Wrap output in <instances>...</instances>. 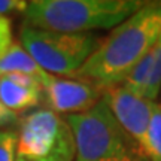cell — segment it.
Segmentation results:
<instances>
[{"label":"cell","instance_id":"cell-11","mask_svg":"<svg viewBox=\"0 0 161 161\" xmlns=\"http://www.w3.org/2000/svg\"><path fill=\"white\" fill-rule=\"evenodd\" d=\"M18 133L14 128L0 130V161H15Z\"/></svg>","mask_w":161,"mask_h":161},{"label":"cell","instance_id":"cell-1","mask_svg":"<svg viewBox=\"0 0 161 161\" xmlns=\"http://www.w3.org/2000/svg\"><path fill=\"white\" fill-rule=\"evenodd\" d=\"M160 40L161 0L145 2L100 40L96 51L72 78L88 82L102 92L118 86Z\"/></svg>","mask_w":161,"mask_h":161},{"label":"cell","instance_id":"cell-6","mask_svg":"<svg viewBox=\"0 0 161 161\" xmlns=\"http://www.w3.org/2000/svg\"><path fill=\"white\" fill-rule=\"evenodd\" d=\"M46 109L61 116L86 112L102 100V91L88 82L48 75L40 82Z\"/></svg>","mask_w":161,"mask_h":161},{"label":"cell","instance_id":"cell-2","mask_svg":"<svg viewBox=\"0 0 161 161\" xmlns=\"http://www.w3.org/2000/svg\"><path fill=\"white\" fill-rule=\"evenodd\" d=\"M145 5V0H33L24 24L60 33L112 30Z\"/></svg>","mask_w":161,"mask_h":161},{"label":"cell","instance_id":"cell-9","mask_svg":"<svg viewBox=\"0 0 161 161\" xmlns=\"http://www.w3.org/2000/svg\"><path fill=\"white\" fill-rule=\"evenodd\" d=\"M8 75H24L42 82L48 73L39 67L29 52L18 42H14L0 55V78Z\"/></svg>","mask_w":161,"mask_h":161},{"label":"cell","instance_id":"cell-16","mask_svg":"<svg viewBox=\"0 0 161 161\" xmlns=\"http://www.w3.org/2000/svg\"><path fill=\"white\" fill-rule=\"evenodd\" d=\"M158 103L161 104V90H160V96H158Z\"/></svg>","mask_w":161,"mask_h":161},{"label":"cell","instance_id":"cell-10","mask_svg":"<svg viewBox=\"0 0 161 161\" xmlns=\"http://www.w3.org/2000/svg\"><path fill=\"white\" fill-rule=\"evenodd\" d=\"M143 152L149 161H161V104L154 102L152 115L146 133Z\"/></svg>","mask_w":161,"mask_h":161},{"label":"cell","instance_id":"cell-8","mask_svg":"<svg viewBox=\"0 0 161 161\" xmlns=\"http://www.w3.org/2000/svg\"><path fill=\"white\" fill-rule=\"evenodd\" d=\"M43 100L39 80L24 75H8L0 78V102L8 109L19 115L25 110H35Z\"/></svg>","mask_w":161,"mask_h":161},{"label":"cell","instance_id":"cell-3","mask_svg":"<svg viewBox=\"0 0 161 161\" xmlns=\"http://www.w3.org/2000/svg\"><path fill=\"white\" fill-rule=\"evenodd\" d=\"M64 118L75 139V161H149L103 100L86 112Z\"/></svg>","mask_w":161,"mask_h":161},{"label":"cell","instance_id":"cell-7","mask_svg":"<svg viewBox=\"0 0 161 161\" xmlns=\"http://www.w3.org/2000/svg\"><path fill=\"white\" fill-rule=\"evenodd\" d=\"M102 100L109 108L116 122L124 128V131L143 149L154 102L139 97L122 85L103 91Z\"/></svg>","mask_w":161,"mask_h":161},{"label":"cell","instance_id":"cell-13","mask_svg":"<svg viewBox=\"0 0 161 161\" xmlns=\"http://www.w3.org/2000/svg\"><path fill=\"white\" fill-rule=\"evenodd\" d=\"M14 43L12 40V23L9 17L0 15V55Z\"/></svg>","mask_w":161,"mask_h":161},{"label":"cell","instance_id":"cell-15","mask_svg":"<svg viewBox=\"0 0 161 161\" xmlns=\"http://www.w3.org/2000/svg\"><path fill=\"white\" fill-rule=\"evenodd\" d=\"M19 119H21L19 115L11 112L5 104L0 102V130H5V128L12 125H17V124H19Z\"/></svg>","mask_w":161,"mask_h":161},{"label":"cell","instance_id":"cell-5","mask_svg":"<svg viewBox=\"0 0 161 161\" xmlns=\"http://www.w3.org/2000/svg\"><path fill=\"white\" fill-rule=\"evenodd\" d=\"M17 133L15 161H75L72 128L52 110H30L19 119Z\"/></svg>","mask_w":161,"mask_h":161},{"label":"cell","instance_id":"cell-4","mask_svg":"<svg viewBox=\"0 0 161 161\" xmlns=\"http://www.w3.org/2000/svg\"><path fill=\"white\" fill-rule=\"evenodd\" d=\"M102 37L96 33H60L24 24L19 45L46 73L72 78L96 51Z\"/></svg>","mask_w":161,"mask_h":161},{"label":"cell","instance_id":"cell-14","mask_svg":"<svg viewBox=\"0 0 161 161\" xmlns=\"http://www.w3.org/2000/svg\"><path fill=\"white\" fill-rule=\"evenodd\" d=\"M27 3L29 2L24 0H0V15L8 17L9 14H24Z\"/></svg>","mask_w":161,"mask_h":161},{"label":"cell","instance_id":"cell-12","mask_svg":"<svg viewBox=\"0 0 161 161\" xmlns=\"http://www.w3.org/2000/svg\"><path fill=\"white\" fill-rule=\"evenodd\" d=\"M154 55H155V69H154L149 90L146 94V100H149V102H158V96H160L161 90V40L154 48Z\"/></svg>","mask_w":161,"mask_h":161}]
</instances>
